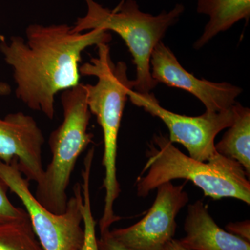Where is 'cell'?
<instances>
[{
	"label": "cell",
	"instance_id": "cell-1",
	"mask_svg": "<svg viewBox=\"0 0 250 250\" xmlns=\"http://www.w3.org/2000/svg\"><path fill=\"white\" fill-rule=\"evenodd\" d=\"M26 38L0 35V52L12 67L16 95L49 120L54 116V98L80 83V62L87 47L111 41L109 31L94 29L75 32L67 24H31Z\"/></svg>",
	"mask_w": 250,
	"mask_h": 250
},
{
	"label": "cell",
	"instance_id": "cell-2",
	"mask_svg": "<svg viewBox=\"0 0 250 250\" xmlns=\"http://www.w3.org/2000/svg\"><path fill=\"white\" fill-rule=\"evenodd\" d=\"M96 46L98 57L81 65L80 72L83 76L98 78L96 84L84 85L88 108L96 116L103 133L105 176L103 188L106 194L103 214L99 222L102 234L109 231L111 225L121 219L114 211L115 202L121 191L117 178L118 139L125 104L129 92L134 90V81L128 78L125 62H113L107 43Z\"/></svg>",
	"mask_w": 250,
	"mask_h": 250
},
{
	"label": "cell",
	"instance_id": "cell-3",
	"mask_svg": "<svg viewBox=\"0 0 250 250\" xmlns=\"http://www.w3.org/2000/svg\"><path fill=\"white\" fill-rule=\"evenodd\" d=\"M147 156L136 182L138 196H147L161 184L184 179L213 200L232 197L250 205L249 177L243 166L233 159L218 152L207 163L195 160L181 152L162 134L154 135Z\"/></svg>",
	"mask_w": 250,
	"mask_h": 250
},
{
	"label": "cell",
	"instance_id": "cell-4",
	"mask_svg": "<svg viewBox=\"0 0 250 250\" xmlns=\"http://www.w3.org/2000/svg\"><path fill=\"white\" fill-rule=\"evenodd\" d=\"M88 11L79 18L72 30L84 32L94 29L114 31L121 36L133 57L136 70L135 91L147 94L158 83L151 75L150 59L156 45L167 29L178 21L183 5L177 4L170 12L152 16L140 11L134 0H123L113 10L104 8L94 0H84Z\"/></svg>",
	"mask_w": 250,
	"mask_h": 250
},
{
	"label": "cell",
	"instance_id": "cell-5",
	"mask_svg": "<svg viewBox=\"0 0 250 250\" xmlns=\"http://www.w3.org/2000/svg\"><path fill=\"white\" fill-rule=\"evenodd\" d=\"M62 104L63 120L51 133L49 146L52 159L37 184L35 197L52 213H64L68 197L67 189L77 161L93 135L88 131L91 113L83 83L62 91Z\"/></svg>",
	"mask_w": 250,
	"mask_h": 250
},
{
	"label": "cell",
	"instance_id": "cell-6",
	"mask_svg": "<svg viewBox=\"0 0 250 250\" xmlns=\"http://www.w3.org/2000/svg\"><path fill=\"white\" fill-rule=\"evenodd\" d=\"M0 177L22 202L43 250H81L85 236L82 227L83 195L81 183L75 184L65 211L57 214L46 209L36 200L29 188V181L18 170L16 162L6 164L0 161Z\"/></svg>",
	"mask_w": 250,
	"mask_h": 250
},
{
	"label": "cell",
	"instance_id": "cell-7",
	"mask_svg": "<svg viewBox=\"0 0 250 250\" xmlns=\"http://www.w3.org/2000/svg\"><path fill=\"white\" fill-rule=\"evenodd\" d=\"M128 98L136 106L143 108L165 123L172 143L182 144L195 160L207 162L218 153L215 149L217 135L229 127L235 119L234 105L225 111L200 116H187L168 111L161 106L153 94H142L132 90Z\"/></svg>",
	"mask_w": 250,
	"mask_h": 250
},
{
	"label": "cell",
	"instance_id": "cell-8",
	"mask_svg": "<svg viewBox=\"0 0 250 250\" xmlns=\"http://www.w3.org/2000/svg\"><path fill=\"white\" fill-rule=\"evenodd\" d=\"M184 186L171 182L159 186L146 216L129 228L110 230V236L131 250H165L175 234L176 218L188 202Z\"/></svg>",
	"mask_w": 250,
	"mask_h": 250
},
{
	"label": "cell",
	"instance_id": "cell-9",
	"mask_svg": "<svg viewBox=\"0 0 250 250\" xmlns=\"http://www.w3.org/2000/svg\"><path fill=\"white\" fill-rule=\"evenodd\" d=\"M151 75L157 83L188 92L205 105L207 112L217 113L232 107L243 92L240 87L228 83L200 80L182 67L177 57L160 41L150 59Z\"/></svg>",
	"mask_w": 250,
	"mask_h": 250
},
{
	"label": "cell",
	"instance_id": "cell-10",
	"mask_svg": "<svg viewBox=\"0 0 250 250\" xmlns=\"http://www.w3.org/2000/svg\"><path fill=\"white\" fill-rule=\"evenodd\" d=\"M44 143L42 130L31 116L17 112L0 118V161L6 164L15 161L22 175L37 184L45 172Z\"/></svg>",
	"mask_w": 250,
	"mask_h": 250
},
{
	"label": "cell",
	"instance_id": "cell-11",
	"mask_svg": "<svg viewBox=\"0 0 250 250\" xmlns=\"http://www.w3.org/2000/svg\"><path fill=\"white\" fill-rule=\"evenodd\" d=\"M184 231L179 241L188 250H250V242L217 225L202 200L188 207Z\"/></svg>",
	"mask_w": 250,
	"mask_h": 250
},
{
	"label": "cell",
	"instance_id": "cell-12",
	"mask_svg": "<svg viewBox=\"0 0 250 250\" xmlns=\"http://www.w3.org/2000/svg\"><path fill=\"white\" fill-rule=\"evenodd\" d=\"M197 11L210 17L203 34L194 44L195 48L199 49L219 33L228 30L241 20L248 22L250 0H197Z\"/></svg>",
	"mask_w": 250,
	"mask_h": 250
},
{
	"label": "cell",
	"instance_id": "cell-13",
	"mask_svg": "<svg viewBox=\"0 0 250 250\" xmlns=\"http://www.w3.org/2000/svg\"><path fill=\"white\" fill-rule=\"evenodd\" d=\"M233 106L234 121L215 145V149L219 154L239 163L250 178V110L239 103H235Z\"/></svg>",
	"mask_w": 250,
	"mask_h": 250
},
{
	"label": "cell",
	"instance_id": "cell-14",
	"mask_svg": "<svg viewBox=\"0 0 250 250\" xmlns=\"http://www.w3.org/2000/svg\"><path fill=\"white\" fill-rule=\"evenodd\" d=\"M0 250H43L29 217L0 223Z\"/></svg>",
	"mask_w": 250,
	"mask_h": 250
},
{
	"label": "cell",
	"instance_id": "cell-15",
	"mask_svg": "<svg viewBox=\"0 0 250 250\" xmlns=\"http://www.w3.org/2000/svg\"><path fill=\"white\" fill-rule=\"evenodd\" d=\"M95 154V149L90 148L83 162V169L82 172V195L83 204L82 207V213L83 215V229H84V242L80 250H100L98 245V238L96 236V221L94 219L92 212L91 200H90V174L92 165Z\"/></svg>",
	"mask_w": 250,
	"mask_h": 250
},
{
	"label": "cell",
	"instance_id": "cell-16",
	"mask_svg": "<svg viewBox=\"0 0 250 250\" xmlns=\"http://www.w3.org/2000/svg\"><path fill=\"white\" fill-rule=\"evenodd\" d=\"M9 188L0 177V223L14 221L29 217L25 210L16 207L8 197Z\"/></svg>",
	"mask_w": 250,
	"mask_h": 250
},
{
	"label": "cell",
	"instance_id": "cell-17",
	"mask_svg": "<svg viewBox=\"0 0 250 250\" xmlns=\"http://www.w3.org/2000/svg\"><path fill=\"white\" fill-rule=\"evenodd\" d=\"M226 229L228 232L236 235L247 241L250 242V220L229 223L226 226Z\"/></svg>",
	"mask_w": 250,
	"mask_h": 250
},
{
	"label": "cell",
	"instance_id": "cell-18",
	"mask_svg": "<svg viewBox=\"0 0 250 250\" xmlns=\"http://www.w3.org/2000/svg\"><path fill=\"white\" fill-rule=\"evenodd\" d=\"M110 231V230H109ZM109 231L100 235V239H98V245L100 250H131L125 248L121 243L112 238Z\"/></svg>",
	"mask_w": 250,
	"mask_h": 250
},
{
	"label": "cell",
	"instance_id": "cell-19",
	"mask_svg": "<svg viewBox=\"0 0 250 250\" xmlns=\"http://www.w3.org/2000/svg\"><path fill=\"white\" fill-rule=\"evenodd\" d=\"M165 250H188L182 246L179 243V240L172 239L169 242L168 244L166 246Z\"/></svg>",
	"mask_w": 250,
	"mask_h": 250
},
{
	"label": "cell",
	"instance_id": "cell-20",
	"mask_svg": "<svg viewBox=\"0 0 250 250\" xmlns=\"http://www.w3.org/2000/svg\"><path fill=\"white\" fill-rule=\"evenodd\" d=\"M7 85L4 82H0V95H3L6 91Z\"/></svg>",
	"mask_w": 250,
	"mask_h": 250
}]
</instances>
